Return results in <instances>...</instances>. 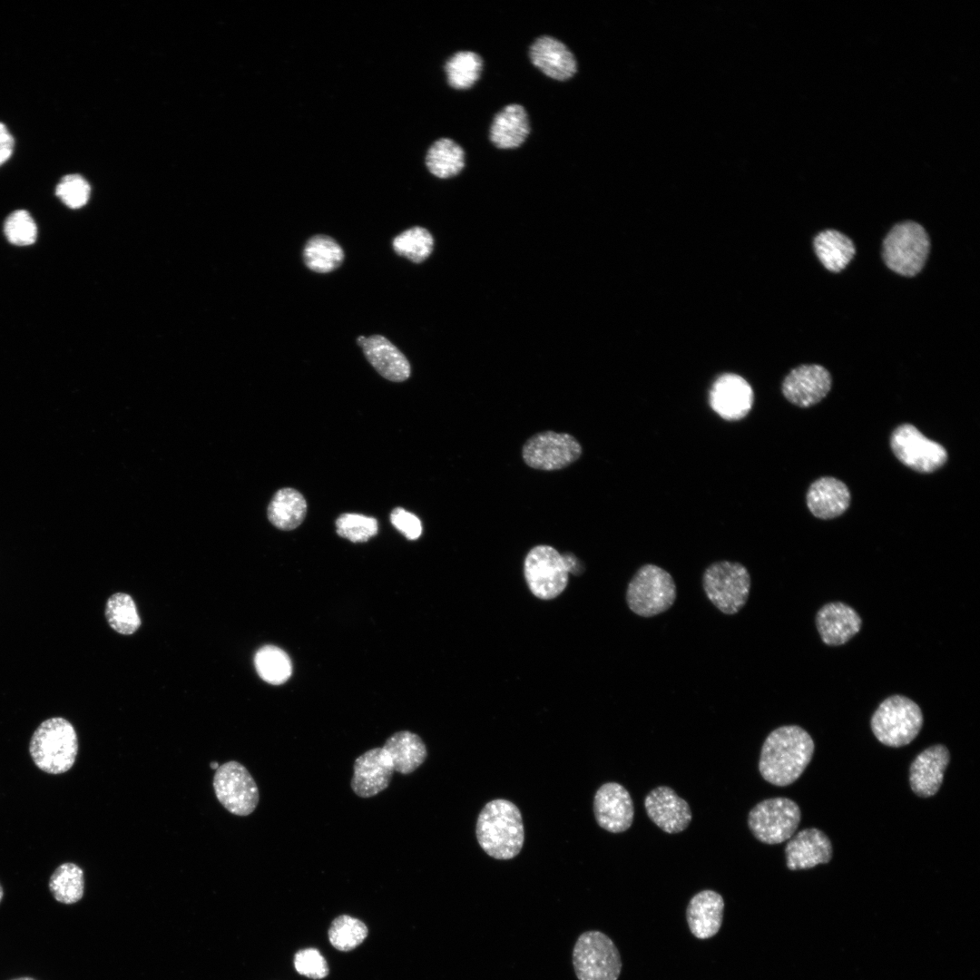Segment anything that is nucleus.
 <instances>
[{
	"mask_svg": "<svg viewBox=\"0 0 980 980\" xmlns=\"http://www.w3.org/2000/svg\"><path fill=\"white\" fill-rule=\"evenodd\" d=\"M810 735L798 725H785L772 730L761 748L759 770L762 778L779 787L796 781L814 753Z\"/></svg>",
	"mask_w": 980,
	"mask_h": 980,
	"instance_id": "nucleus-1",
	"label": "nucleus"
},
{
	"mask_svg": "<svg viewBox=\"0 0 980 980\" xmlns=\"http://www.w3.org/2000/svg\"><path fill=\"white\" fill-rule=\"evenodd\" d=\"M475 834L479 846L488 856L502 860L516 857L524 840L519 808L505 799L489 801L479 813Z\"/></svg>",
	"mask_w": 980,
	"mask_h": 980,
	"instance_id": "nucleus-2",
	"label": "nucleus"
},
{
	"mask_svg": "<svg viewBox=\"0 0 980 980\" xmlns=\"http://www.w3.org/2000/svg\"><path fill=\"white\" fill-rule=\"evenodd\" d=\"M29 752L35 766L46 773L68 771L78 752V738L73 724L62 717L44 720L33 733Z\"/></svg>",
	"mask_w": 980,
	"mask_h": 980,
	"instance_id": "nucleus-3",
	"label": "nucleus"
},
{
	"mask_svg": "<svg viewBox=\"0 0 980 980\" xmlns=\"http://www.w3.org/2000/svg\"><path fill=\"white\" fill-rule=\"evenodd\" d=\"M923 720L922 710L914 701L896 694L878 705L870 725L878 741L897 748L909 744L918 735Z\"/></svg>",
	"mask_w": 980,
	"mask_h": 980,
	"instance_id": "nucleus-4",
	"label": "nucleus"
},
{
	"mask_svg": "<svg viewBox=\"0 0 980 980\" xmlns=\"http://www.w3.org/2000/svg\"><path fill=\"white\" fill-rule=\"evenodd\" d=\"M676 595V584L671 573L656 564H645L629 582L625 598L633 613L649 618L669 610Z\"/></svg>",
	"mask_w": 980,
	"mask_h": 980,
	"instance_id": "nucleus-5",
	"label": "nucleus"
},
{
	"mask_svg": "<svg viewBox=\"0 0 980 980\" xmlns=\"http://www.w3.org/2000/svg\"><path fill=\"white\" fill-rule=\"evenodd\" d=\"M751 586L750 574L742 564L718 561L702 574V587L707 598L722 613L733 615L746 604Z\"/></svg>",
	"mask_w": 980,
	"mask_h": 980,
	"instance_id": "nucleus-6",
	"label": "nucleus"
},
{
	"mask_svg": "<svg viewBox=\"0 0 980 980\" xmlns=\"http://www.w3.org/2000/svg\"><path fill=\"white\" fill-rule=\"evenodd\" d=\"M573 965L578 980H617L622 963L607 935L589 930L582 933L573 946Z\"/></svg>",
	"mask_w": 980,
	"mask_h": 980,
	"instance_id": "nucleus-7",
	"label": "nucleus"
},
{
	"mask_svg": "<svg viewBox=\"0 0 980 980\" xmlns=\"http://www.w3.org/2000/svg\"><path fill=\"white\" fill-rule=\"evenodd\" d=\"M930 249L926 230L915 221L895 225L883 241L886 265L897 274L912 277L924 267Z\"/></svg>",
	"mask_w": 980,
	"mask_h": 980,
	"instance_id": "nucleus-8",
	"label": "nucleus"
},
{
	"mask_svg": "<svg viewBox=\"0 0 980 980\" xmlns=\"http://www.w3.org/2000/svg\"><path fill=\"white\" fill-rule=\"evenodd\" d=\"M799 805L788 798L767 799L755 805L748 816V825L753 836L765 844H779L789 840L800 821Z\"/></svg>",
	"mask_w": 980,
	"mask_h": 980,
	"instance_id": "nucleus-9",
	"label": "nucleus"
},
{
	"mask_svg": "<svg viewBox=\"0 0 980 980\" xmlns=\"http://www.w3.org/2000/svg\"><path fill=\"white\" fill-rule=\"evenodd\" d=\"M525 581L532 593L542 600L560 595L568 583V570L555 548L540 544L533 547L524 563Z\"/></svg>",
	"mask_w": 980,
	"mask_h": 980,
	"instance_id": "nucleus-10",
	"label": "nucleus"
},
{
	"mask_svg": "<svg viewBox=\"0 0 980 980\" xmlns=\"http://www.w3.org/2000/svg\"><path fill=\"white\" fill-rule=\"evenodd\" d=\"M583 453L579 441L568 433L542 431L530 436L522 447V458L531 468L554 471L577 461Z\"/></svg>",
	"mask_w": 980,
	"mask_h": 980,
	"instance_id": "nucleus-11",
	"label": "nucleus"
},
{
	"mask_svg": "<svg viewBox=\"0 0 980 980\" xmlns=\"http://www.w3.org/2000/svg\"><path fill=\"white\" fill-rule=\"evenodd\" d=\"M890 446L902 464L923 474L938 470L948 457L942 445L927 438L915 426L907 423L898 426L892 432Z\"/></svg>",
	"mask_w": 980,
	"mask_h": 980,
	"instance_id": "nucleus-12",
	"label": "nucleus"
},
{
	"mask_svg": "<svg viewBox=\"0 0 980 980\" xmlns=\"http://www.w3.org/2000/svg\"><path fill=\"white\" fill-rule=\"evenodd\" d=\"M212 785L220 803L234 815L248 816L259 803L258 786L249 770L238 761L219 766Z\"/></svg>",
	"mask_w": 980,
	"mask_h": 980,
	"instance_id": "nucleus-13",
	"label": "nucleus"
},
{
	"mask_svg": "<svg viewBox=\"0 0 980 980\" xmlns=\"http://www.w3.org/2000/svg\"><path fill=\"white\" fill-rule=\"evenodd\" d=\"M711 409L722 419L738 421L750 413L754 403L753 389L742 377L734 373L719 376L709 392Z\"/></svg>",
	"mask_w": 980,
	"mask_h": 980,
	"instance_id": "nucleus-14",
	"label": "nucleus"
},
{
	"mask_svg": "<svg viewBox=\"0 0 980 980\" xmlns=\"http://www.w3.org/2000/svg\"><path fill=\"white\" fill-rule=\"evenodd\" d=\"M831 385V375L824 367L817 364L800 365L784 377L781 391L791 404L809 407L828 394Z\"/></svg>",
	"mask_w": 980,
	"mask_h": 980,
	"instance_id": "nucleus-15",
	"label": "nucleus"
},
{
	"mask_svg": "<svg viewBox=\"0 0 980 980\" xmlns=\"http://www.w3.org/2000/svg\"><path fill=\"white\" fill-rule=\"evenodd\" d=\"M528 56L533 66L552 80L565 82L578 71L573 51L563 41L549 34L534 38L529 46Z\"/></svg>",
	"mask_w": 980,
	"mask_h": 980,
	"instance_id": "nucleus-16",
	"label": "nucleus"
},
{
	"mask_svg": "<svg viewBox=\"0 0 980 980\" xmlns=\"http://www.w3.org/2000/svg\"><path fill=\"white\" fill-rule=\"evenodd\" d=\"M593 812L601 828L612 833H620L627 830L632 823L633 803L623 786L607 782L594 795Z\"/></svg>",
	"mask_w": 980,
	"mask_h": 980,
	"instance_id": "nucleus-17",
	"label": "nucleus"
},
{
	"mask_svg": "<svg viewBox=\"0 0 980 980\" xmlns=\"http://www.w3.org/2000/svg\"><path fill=\"white\" fill-rule=\"evenodd\" d=\"M350 786L360 798H371L386 789L394 773L392 761L381 747L370 749L358 756L353 765Z\"/></svg>",
	"mask_w": 980,
	"mask_h": 980,
	"instance_id": "nucleus-18",
	"label": "nucleus"
},
{
	"mask_svg": "<svg viewBox=\"0 0 980 980\" xmlns=\"http://www.w3.org/2000/svg\"><path fill=\"white\" fill-rule=\"evenodd\" d=\"M644 807L650 819L669 834L686 829L692 817L687 801L667 786L650 791L644 799Z\"/></svg>",
	"mask_w": 980,
	"mask_h": 980,
	"instance_id": "nucleus-19",
	"label": "nucleus"
},
{
	"mask_svg": "<svg viewBox=\"0 0 980 980\" xmlns=\"http://www.w3.org/2000/svg\"><path fill=\"white\" fill-rule=\"evenodd\" d=\"M531 132L527 110L523 104L512 103L503 106L493 117L488 139L498 150L520 148Z\"/></svg>",
	"mask_w": 980,
	"mask_h": 980,
	"instance_id": "nucleus-20",
	"label": "nucleus"
},
{
	"mask_svg": "<svg viewBox=\"0 0 980 980\" xmlns=\"http://www.w3.org/2000/svg\"><path fill=\"white\" fill-rule=\"evenodd\" d=\"M815 622L822 642L829 646L847 643L862 626V619L857 611L841 602L824 604L818 611Z\"/></svg>",
	"mask_w": 980,
	"mask_h": 980,
	"instance_id": "nucleus-21",
	"label": "nucleus"
},
{
	"mask_svg": "<svg viewBox=\"0 0 980 980\" xmlns=\"http://www.w3.org/2000/svg\"><path fill=\"white\" fill-rule=\"evenodd\" d=\"M949 760V750L942 744L930 746L919 753L909 768L913 792L922 798L935 795L942 785Z\"/></svg>",
	"mask_w": 980,
	"mask_h": 980,
	"instance_id": "nucleus-22",
	"label": "nucleus"
},
{
	"mask_svg": "<svg viewBox=\"0 0 980 980\" xmlns=\"http://www.w3.org/2000/svg\"><path fill=\"white\" fill-rule=\"evenodd\" d=\"M786 863L790 870L811 868L830 861L832 845L821 830L809 828L791 837L785 847Z\"/></svg>",
	"mask_w": 980,
	"mask_h": 980,
	"instance_id": "nucleus-23",
	"label": "nucleus"
},
{
	"mask_svg": "<svg viewBox=\"0 0 980 980\" xmlns=\"http://www.w3.org/2000/svg\"><path fill=\"white\" fill-rule=\"evenodd\" d=\"M357 343L372 367L386 379L393 382L407 380L411 368L405 355L381 335L368 338L359 336Z\"/></svg>",
	"mask_w": 980,
	"mask_h": 980,
	"instance_id": "nucleus-24",
	"label": "nucleus"
},
{
	"mask_svg": "<svg viewBox=\"0 0 980 980\" xmlns=\"http://www.w3.org/2000/svg\"><path fill=\"white\" fill-rule=\"evenodd\" d=\"M724 900L716 891L706 889L695 894L686 909L691 934L698 939L714 936L722 925Z\"/></svg>",
	"mask_w": 980,
	"mask_h": 980,
	"instance_id": "nucleus-25",
	"label": "nucleus"
},
{
	"mask_svg": "<svg viewBox=\"0 0 980 980\" xmlns=\"http://www.w3.org/2000/svg\"><path fill=\"white\" fill-rule=\"evenodd\" d=\"M807 505L817 518L828 520L841 515L850 505V492L842 481L824 476L814 481L808 489Z\"/></svg>",
	"mask_w": 980,
	"mask_h": 980,
	"instance_id": "nucleus-26",
	"label": "nucleus"
},
{
	"mask_svg": "<svg viewBox=\"0 0 980 980\" xmlns=\"http://www.w3.org/2000/svg\"><path fill=\"white\" fill-rule=\"evenodd\" d=\"M391 759L394 771L409 774L423 764L427 756L426 744L416 733L401 730L387 739L382 747Z\"/></svg>",
	"mask_w": 980,
	"mask_h": 980,
	"instance_id": "nucleus-27",
	"label": "nucleus"
},
{
	"mask_svg": "<svg viewBox=\"0 0 980 980\" xmlns=\"http://www.w3.org/2000/svg\"><path fill=\"white\" fill-rule=\"evenodd\" d=\"M307 501L298 490L285 487L278 490L271 498L267 515L269 521L279 530H293L299 526L307 514Z\"/></svg>",
	"mask_w": 980,
	"mask_h": 980,
	"instance_id": "nucleus-28",
	"label": "nucleus"
},
{
	"mask_svg": "<svg viewBox=\"0 0 980 980\" xmlns=\"http://www.w3.org/2000/svg\"><path fill=\"white\" fill-rule=\"evenodd\" d=\"M425 164L431 174L439 179L457 176L466 166L464 148L450 138H439L427 150Z\"/></svg>",
	"mask_w": 980,
	"mask_h": 980,
	"instance_id": "nucleus-29",
	"label": "nucleus"
},
{
	"mask_svg": "<svg viewBox=\"0 0 980 980\" xmlns=\"http://www.w3.org/2000/svg\"><path fill=\"white\" fill-rule=\"evenodd\" d=\"M813 243L819 260L832 272H838L845 269L856 253L853 241L835 230L819 232Z\"/></svg>",
	"mask_w": 980,
	"mask_h": 980,
	"instance_id": "nucleus-30",
	"label": "nucleus"
},
{
	"mask_svg": "<svg viewBox=\"0 0 980 980\" xmlns=\"http://www.w3.org/2000/svg\"><path fill=\"white\" fill-rule=\"evenodd\" d=\"M483 70V57L472 50L454 53L444 64L448 85L457 91L471 89L479 81Z\"/></svg>",
	"mask_w": 980,
	"mask_h": 980,
	"instance_id": "nucleus-31",
	"label": "nucleus"
},
{
	"mask_svg": "<svg viewBox=\"0 0 980 980\" xmlns=\"http://www.w3.org/2000/svg\"><path fill=\"white\" fill-rule=\"evenodd\" d=\"M344 260L340 245L327 235H315L305 244L303 260L312 271L328 273L338 269Z\"/></svg>",
	"mask_w": 980,
	"mask_h": 980,
	"instance_id": "nucleus-32",
	"label": "nucleus"
},
{
	"mask_svg": "<svg viewBox=\"0 0 980 980\" xmlns=\"http://www.w3.org/2000/svg\"><path fill=\"white\" fill-rule=\"evenodd\" d=\"M49 889L58 902L74 904L83 896V869L74 863H64L55 868L49 880Z\"/></svg>",
	"mask_w": 980,
	"mask_h": 980,
	"instance_id": "nucleus-33",
	"label": "nucleus"
},
{
	"mask_svg": "<svg viewBox=\"0 0 980 980\" xmlns=\"http://www.w3.org/2000/svg\"><path fill=\"white\" fill-rule=\"evenodd\" d=\"M254 662L260 677L270 684H281L291 675L290 659L277 646L266 645L260 648L256 652Z\"/></svg>",
	"mask_w": 980,
	"mask_h": 980,
	"instance_id": "nucleus-34",
	"label": "nucleus"
},
{
	"mask_svg": "<svg viewBox=\"0 0 980 980\" xmlns=\"http://www.w3.org/2000/svg\"><path fill=\"white\" fill-rule=\"evenodd\" d=\"M368 934V928L362 920L346 914L334 918L328 930L329 943L342 952L357 948L364 942Z\"/></svg>",
	"mask_w": 980,
	"mask_h": 980,
	"instance_id": "nucleus-35",
	"label": "nucleus"
},
{
	"mask_svg": "<svg viewBox=\"0 0 980 980\" xmlns=\"http://www.w3.org/2000/svg\"><path fill=\"white\" fill-rule=\"evenodd\" d=\"M105 617L115 632L124 635L133 633L141 624L134 601L123 593H114L108 599Z\"/></svg>",
	"mask_w": 980,
	"mask_h": 980,
	"instance_id": "nucleus-36",
	"label": "nucleus"
},
{
	"mask_svg": "<svg viewBox=\"0 0 980 980\" xmlns=\"http://www.w3.org/2000/svg\"><path fill=\"white\" fill-rule=\"evenodd\" d=\"M393 250L415 263L426 260L433 251L434 238L425 228L416 226L404 230L392 241Z\"/></svg>",
	"mask_w": 980,
	"mask_h": 980,
	"instance_id": "nucleus-37",
	"label": "nucleus"
},
{
	"mask_svg": "<svg viewBox=\"0 0 980 980\" xmlns=\"http://www.w3.org/2000/svg\"><path fill=\"white\" fill-rule=\"evenodd\" d=\"M337 534L353 543H363L375 536L378 532L377 520L356 513L340 514L335 522Z\"/></svg>",
	"mask_w": 980,
	"mask_h": 980,
	"instance_id": "nucleus-38",
	"label": "nucleus"
},
{
	"mask_svg": "<svg viewBox=\"0 0 980 980\" xmlns=\"http://www.w3.org/2000/svg\"><path fill=\"white\" fill-rule=\"evenodd\" d=\"M4 232L10 243L16 246H28L36 240L37 227L28 211L17 210L6 218Z\"/></svg>",
	"mask_w": 980,
	"mask_h": 980,
	"instance_id": "nucleus-39",
	"label": "nucleus"
},
{
	"mask_svg": "<svg viewBox=\"0 0 980 980\" xmlns=\"http://www.w3.org/2000/svg\"><path fill=\"white\" fill-rule=\"evenodd\" d=\"M91 187L79 174L64 176L55 188L56 196L70 209L84 206L90 197Z\"/></svg>",
	"mask_w": 980,
	"mask_h": 980,
	"instance_id": "nucleus-40",
	"label": "nucleus"
},
{
	"mask_svg": "<svg viewBox=\"0 0 980 980\" xmlns=\"http://www.w3.org/2000/svg\"><path fill=\"white\" fill-rule=\"evenodd\" d=\"M296 971L308 978L319 980L328 975L329 968L326 958L313 947L298 950L293 957Z\"/></svg>",
	"mask_w": 980,
	"mask_h": 980,
	"instance_id": "nucleus-41",
	"label": "nucleus"
},
{
	"mask_svg": "<svg viewBox=\"0 0 980 980\" xmlns=\"http://www.w3.org/2000/svg\"><path fill=\"white\" fill-rule=\"evenodd\" d=\"M392 525L408 540H416L422 534V524L414 514L402 507H396L390 514Z\"/></svg>",
	"mask_w": 980,
	"mask_h": 980,
	"instance_id": "nucleus-42",
	"label": "nucleus"
},
{
	"mask_svg": "<svg viewBox=\"0 0 980 980\" xmlns=\"http://www.w3.org/2000/svg\"><path fill=\"white\" fill-rule=\"evenodd\" d=\"M15 146L13 135L7 127L0 122V166L3 165L12 155Z\"/></svg>",
	"mask_w": 980,
	"mask_h": 980,
	"instance_id": "nucleus-43",
	"label": "nucleus"
},
{
	"mask_svg": "<svg viewBox=\"0 0 980 980\" xmlns=\"http://www.w3.org/2000/svg\"><path fill=\"white\" fill-rule=\"evenodd\" d=\"M563 556L569 573H579L581 572L580 563L573 554L567 553L563 554Z\"/></svg>",
	"mask_w": 980,
	"mask_h": 980,
	"instance_id": "nucleus-44",
	"label": "nucleus"
},
{
	"mask_svg": "<svg viewBox=\"0 0 980 980\" xmlns=\"http://www.w3.org/2000/svg\"><path fill=\"white\" fill-rule=\"evenodd\" d=\"M210 766H211V769H217L219 768V764H218V762H216V761H212V762H211Z\"/></svg>",
	"mask_w": 980,
	"mask_h": 980,
	"instance_id": "nucleus-45",
	"label": "nucleus"
},
{
	"mask_svg": "<svg viewBox=\"0 0 980 980\" xmlns=\"http://www.w3.org/2000/svg\"><path fill=\"white\" fill-rule=\"evenodd\" d=\"M3 897H4V890H3L2 886L0 885V902H1L2 898H3Z\"/></svg>",
	"mask_w": 980,
	"mask_h": 980,
	"instance_id": "nucleus-46",
	"label": "nucleus"
},
{
	"mask_svg": "<svg viewBox=\"0 0 980 980\" xmlns=\"http://www.w3.org/2000/svg\"><path fill=\"white\" fill-rule=\"evenodd\" d=\"M12 980H34V979L30 978V977H20V978L12 979Z\"/></svg>",
	"mask_w": 980,
	"mask_h": 980,
	"instance_id": "nucleus-47",
	"label": "nucleus"
}]
</instances>
